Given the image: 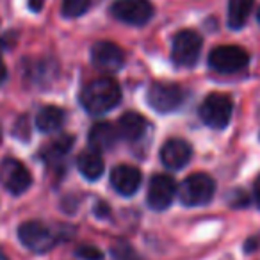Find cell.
<instances>
[{
	"label": "cell",
	"mask_w": 260,
	"mask_h": 260,
	"mask_svg": "<svg viewBox=\"0 0 260 260\" xmlns=\"http://www.w3.org/2000/svg\"><path fill=\"white\" fill-rule=\"evenodd\" d=\"M192 157V146L187 141L180 138L168 139L160 148V160L168 170H182L184 166H187L189 160Z\"/></svg>",
	"instance_id": "cell-12"
},
{
	"label": "cell",
	"mask_w": 260,
	"mask_h": 260,
	"mask_svg": "<svg viewBox=\"0 0 260 260\" xmlns=\"http://www.w3.org/2000/svg\"><path fill=\"white\" fill-rule=\"evenodd\" d=\"M116 128H118L119 139L128 141V143H136L143 134H145L146 119L143 118L141 114H138V112L130 111V112H125V114L119 118Z\"/></svg>",
	"instance_id": "cell-15"
},
{
	"label": "cell",
	"mask_w": 260,
	"mask_h": 260,
	"mask_svg": "<svg viewBox=\"0 0 260 260\" xmlns=\"http://www.w3.org/2000/svg\"><path fill=\"white\" fill-rule=\"evenodd\" d=\"M228 203L230 207H235V209H241V207H248L249 205V196L246 194V191L242 189H235L228 194Z\"/></svg>",
	"instance_id": "cell-23"
},
{
	"label": "cell",
	"mask_w": 260,
	"mask_h": 260,
	"mask_svg": "<svg viewBox=\"0 0 260 260\" xmlns=\"http://www.w3.org/2000/svg\"><path fill=\"white\" fill-rule=\"evenodd\" d=\"M45 6V0H29V8L32 9L34 13H40Z\"/></svg>",
	"instance_id": "cell-26"
},
{
	"label": "cell",
	"mask_w": 260,
	"mask_h": 260,
	"mask_svg": "<svg viewBox=\"0 0 260 260\" xmlns=\"http://www.w3.org/2000/svg\"><path fill=\"white\" fill-rule=\"evenodd\" d=\"M13 134L16 136V138H20V139H29V136H30V128H29V123H27V118L25 116H20L18 118V121H16V125H15V130H13Z\"/></svg>",
	"instance_id": "cell-24"
},
{
	"label": "cell",
	"mask_w": 260,
	"mask_h": 260,
	"mask_svg": "<svg viewBox=\"0 0 260 260\" xmlns=\"http://www.w3.org/2000/svg\"><path fill=\"white\" fill-rule=\"evenodd\" d=\"M111 185L118 194L134 196L141 187V171L128 164L114 166L111 171Z\"/></svg>",
	"instance_id": "cell-13"
},
{
	"label": "cell",
	"mask_w": 260,
	"mask_h": 260,
	"mask_svg": "<svg viewBox=\"0 0 260 260\" xmlns=\"http://www.w3.org/2000/svg\"><path fill=\"white\" fill-rule=\"evenodd\" d=\"M18 239L34 253H47L61 241V234L43 221H25L18 226Z\"/></svg>",
	"instance_id": "cell-2"
},
{
	"label": "cell",
	"mask_w": 260,
	"mask_h": 260,
	"mask_svg": "<svg viewBox=\"0 0 260 260\" xmlns=\"http://www.w3.org/2000/svg\"><path fill=\"white\" fill-rule=\"evenodd\" d=\"M75 255L79 256L80 260H104V253H102L96 246H91V244L79 246Z\"/></svg>",
	"instance_id": "cell-22"
},
{
	"label": "cell",
	"mask_w": 260,
	"mask_h": 260,
	"mask_svg": "<svg viewBox=\"0 0 260 260\" xmlns=\"http://www.w3.org/2000/svg\"><path fill=\"white\" fill-rule=\"evenodd\" d=\"M6 79H8V68H6L4 59L0 57V84H4Z\"/></svg>",
	"instance_id": "cell-27"
},
{
	"label": "cell",
	"mask_w": 260,
	"mask_h": 260,
	"mask_svg": "<svg viewBox=\"0 0 260 260\" xmlns=\"http://www.w3.org/2000/svg\"><path fill=\"white\" fill-rule=\"evenodd\" d=\"M253 192H255L256 205H258V209H260V175L256 177V180H255V185H253Z\"/></svg>",
	"instance_id": "cell-28"
},
{
	"label": "cell",
	"mask_w": 260,
	"mask_h": 260,
	"mask_svg": "<svg viewBox=\"0 0 260 260\" xmlns=\"http://www.w3.org/2000/svg\"><path fill=\"white\" fill-rule=\"evenodd\" d=\"M77 168H79L80 175L87 180L94 182L104 175L105 162L102 159L100 152H94V150H84L77 157Z\"/></svg>",
	"instance_id": "cell-16"
},
{
	"label": "cell",
	"mask_w": 260,
	"mask_h": 260,
	"mask_svg": "<svg viewBox=\"0 0 260 260\" xmlns=\"http://www.w3.org/2000/svg\"><path fill=\"white\" fill-rule=\"evenodd\" d=\"M256 20H258V23H260V8H258V13H256Z\"/></svg>",
	"instance_id": "cell-30"
},
{
	"label": "cell",
	"mask_w": 260,
	"mask_h": 260,
	"mask_svg": "<svg viewBox=\"0 0 260 260\" xmlns=\"http://www.w3.org/2000/svg\"><path fill=\"white\" fill-rule=\"evenodd\" d=\"M73 141H75L73 136H61V138H57L52 143H48V145L40 152L43 162L48 164L50 168L59 166V164L62 162V159L68 155L70 150H72Z\"/></svg>",
	"instance_id": "cell-17"
},
{
	"label": "cell",
	"mask_w": 260,
	"mask_h": 260,
	"mask_svg": "<svg viewBox=\"0 0 260 260\" xmlns=\"http://www.w3.org/2000/svg\"><path fill=\"white\" fill-rule=\"evenodd\" d=\"M249 55L244 48L235 45L216 47L209 55V66L217 73H235L248 66Z\"/></svg>",
	"instance_id": "cell-8"
},
{
	"label": "cell",
	"mask_w": 260,
	"mask_h": 260,
	"mask_svg": "<svg viewBox=\"0 0 260 260\" xmlns=\"http://www.w3.org/2000/svg\"><path fill=\"white\" fill-rule=\"evenodd\" d=\"M94 214H96L98 217H107L109 216L107 203H96V207H94Z\"/></svg>",
	"instance_id": "cell-25"
},
{
	"label": "cell",
	"mask_w": 260,
	"mask_h": 260,
	"mask_svg": "<svg viewBox=\"0 0 260 260\" xmlns=\"http://www.w3.org/2000/svg\"><path fill=\"white\" fill-rule=\"evenodd\" d=\"M91 0H62V16L66 18H77V16H82L84 13L89 9Z\"/></svg>",
	"instance_id": "cell-20"
},
{
	"label": "cell",
	"mask_w": 260,
	"mask_h": 260,
	"mask_svg": "<svg viewBox=\"0 0 260 260\" xmlns=\"http://www.w3.org/2000/svg\"><path fill=\"white\" fill-rule=\"evenodd\" d=\"M255 0H228V27L239 30L248 22Z\"/></svg>",
	"instance_id": "cell-19"
},
{
	"label": "cell",
	"mask_w": 260,
	"mask_h": 260,
	"mask_svg": "<svg viewBox=\"0 0 260 260\" xmlns=\"http://www.w3.org/2000/svg\"><path fill=\"white\" fill-rule=\"evenodd\" d=\"M234 104L232 98L224 93H210L205 100L202 102L198 109L200 119L210 128L223 130L230 123Z\"/></svg>",
	"instance_id": "cell-4"
},
{
	"label": "cell",
	"mask_w": 260,
	"mask_h": 260,
	"mask_svg": "<svg viewBox=\"0 0 260 260\" xmlns=\"http://www.w3.org/2000/svg\"><path fill=\"white\" fill-rule=\"evenodd\" d=\"M121 102V87L111 77H102L87 84L80 93V104L89 114L102 116Z\"/></svg>",
	"instance_id": "cell-1"
},
{
	"label": "cell",
	"mask_w": 260,
	"mask_h": 260,
	"mask_svg": "<svg viewBox=\"0 0 260 260\" xmlns=\"http://www.w3.org/2000/svg\"><path fill=\"white\" fill-rule=\"evenodd\" d=\"M216 182L207 173H192L178 187V198L185 207H203L212 202Z\"/></svg>",
	"instance_id": "cell-3"
},
{
	"label": "cell",
	"mask_w": 260,
	"mask_h": 260,
	"mask_svg": "<svg viewBox=\"0 0 260 260\" xmlns=\"http://www.w3.org/2000/svg\"><path fill=\"white\" fill-rule=\"evenodd\" d=\"M111 256L114 260H143L141 255L128 242L123 241H118L116 244L111 246Z\"/></svg>",
	"instance_id": "cell-21"
},
{
	"label": "cell",
	"mask_w": 260,
	"mask_h": 260,
	"mask_svg": "<svg viewBox=\"0 0 260 260\" xmlns=\"http://www.w3.org/2000/svg\"><path fill=\"white\" fill-rule=\"evenodd\" d=\"M153 4L150 0H118L111 6V15L116 20L132 27H143L152 20Z\"/></svg>",
	"instance_id": "cell-7"
},
{
	"label": "cell",
	"mask_w": 260,
	"mask_h": 260,
	"mask_svg": "<svg viewBox=\"0 0 260 260\" xmlns=\"http://www.w3.org/2000/svg\"><path fill=\"white\" fill-rule=\"evenodd\" d=\"M118 141V128L111 121H100L96 125H93V128L89 130V145L94 152H104V150L114 148V145Z\"/></svg>",
	"instance_id": "cell-14"
},
{
	"label": "cell",
	"mask_w": 260,
	"mask_h": 260,
	"mask_svg": "<svg viewBox=\"0 0 260 260\" xmlns=\"http://www.w3.org/2000/svg\"><path fill=\"white\" fill-rule=\"evenodd\" d=\"M203 40L194 30H180L171 43V59L180 68H192L202 55Z\"/></svg>",
	"instance_id": "cell-5"
},
{
	"label": "cell",
	"mask_w": 260,
	"mask_h": 260,
	"mask_svg": "<svg viewBox=\"0 0 260 260\" xmlns=\"http://www.w3.org/2000/svg\"><path fill=\"white\" fill-rule=\"evenodd\" d=\"M91 61L102 72L114 73L125 64V52L111 41H98L91 48Z\"/></svg>",
	"instance_id": "cell-11"
},
{
	"label": "cell",
	"mask_w": 260,
	"mask_h": 260,
	"mask_svg": "<svg viewBox=\"0 0 260 260\" xmlns=\"http://www.w3.org/2000/svg\"><path fill=\"white\" fill-rule=\"evenodd\" d=\"M0 141H2V138H0Z\"/></svg>",
	"instance_id": "cell-31"
},
{
	"label": "cell",
	"mask_w": 260,
	"mask_h": 260,
	"mask_svg": "<svg viewBox=\"0 0 260 260\" xmlns=\"http://www.w3.org/2000/svg\"><path fill=\"white\" fill-rule=\"evenodd\" d=\"M66 114L61 107H55V105H45L40 109L36 116V126L45 132V134H52V132H57L61 130V126L64 125Z\"/></svg>",
	"instance_id": "cell-18"
},
{
	"label": "cell",
	"mask_w": 260,
	"mask_h": 260,
	"mask_svg": "<svg viewBox=\"0 0 260 260\" xmlns=\"http://www.w3.org/2000/svg\"><path fill=\"white\" fill-rule=\"evenodd\" d=\"M0 184L13 196H20L30 187L32 177L20 160L8 157L0 162Z\"/></svg>",
	"instance_id": "cell-9"
},
{
	"label": "cell",
	"mask_w": 260,
	"mask_h": 260,
	"mask_svg": "<svg viewBox=\"0 0 260 260\" xmlns=\"http://www.w3.org/2000/svg\"><path fill=\"white\" fill-rule=\"evenodd\" d=\"M185 93L178 84H166V82H155L148 87L146 93V102L153 111L160 114L173 112L184 104Z\"/></svg>",
	"instance_id": "cell-6"
},
{
	"label": "cell",
	"mask_w": 260,
	"mask_h": 260,
	"mask_svg": "<svg viewBox=\"0 0 260 260\" xmlns=\"http://www.w3.org/2000/svg\"><path fill=\"white\" fill-rule=\"evenodd\" d=\"M177 192H178L177 182L170 175H153L148 184L146 202H148L150 209L160 212V210L170 209Z\"/></svg>",
	"instance_id": "cell-10"
},
{
	"label": "cell",
	"mask_w": 260,
	"mask_h": 260,
	"mask_svg": "<svg viewBox=\"0 0 260 260\" xmlns=\"http://www.w3.org/2000/svg\"><path fill=\"white\" fill-rule=\"evenodd\" d=\"M0 260H9V258H8V256H6V255H4V253L0 251Z\"/></svg>",
	"instance_id": "cell-29"
}]
</instances>
